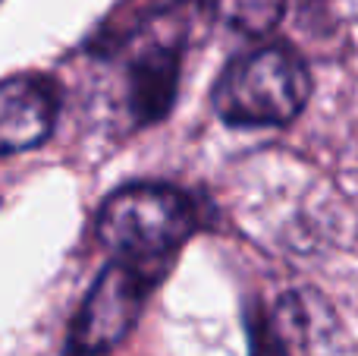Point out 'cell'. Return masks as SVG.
I'll return each mask as SVG.
<instances>
[{
    "instance_id": "6da1fadb",
    "label": "cell",
    "mask_w": 358,
    "mask_h": 356,
    "mask_svg": "<svg viewBox=\"0 0 358 356\" xmlns=\"http://www.w3.org/2000/svg\"><path fill=\"white\" fill-rule=\"evenodd\" d=\"M195 205L185 193L164 183H132L101 205L98 240L136 265L170 259L195 233Z\"/></svg>"
},
{
    "instance_id": "7a4b0ae2",
    "label": "cell",
    "mask_w": 358,
    "mask_h": 356,
    "mask_svg": "<svg viewBox=\"0 0 358 356\" xmlns=\"http://www.w3.org/2000/svg\"><path fill=\"white\" fill-rule=\"evenodd\" d=\"M311 79L286 48H258L233 60L214 85V111L233 126H283L305 107Z\"/></svg>"
},
{
    "instance_id": "3957f363",
    "label": "cell",
    "mask_w": 358,
    "mask_h": 356,
    "mask_svg": "<svg viewBox=\"0 0 358 356\" xmlns=\"http://www.w3.org/2000/svg\"><path fill=\"white\" fill-rule=\"evenodd\" d=\"M151 278L142 265L117 259L110 262L94 287L88 290L73 328H69V347L79 356H94L117 347L132 325L142 315V306L148 300Z\"/></svg>"
},
{
    "instance_id": "277c9868",
    "label": "cell",
    "mask_w": 358,
    "mask_h": 356,
    "mask_svg": "<svg viewBox=\"0 0 358 356\" xmlns=\"http://www.w3.org/2000/svg\"><path fill=\"white\" fill-rule=\"evenodd\" d=\"M57 88L41 76L0 82V155L41 145L57 123Z\"/></svg>"
},
{
    "instance_id": "5b68a950",
    "label": "cell",
    "mask_w": 358,
    "mask_h": 356,
    "mask_svg": "<svg viewBox=\"0 0 358 356\" xmlns=\"http://www.w3.org/2000/svg\"><path fill=\"white\" fill-rule=\"evenodd\" d=\"M179 82V54L173 48H151L132 67L129 104L138 123H155L170 111Z\"/></svg>"
},
{
    "instance_id": "8992f818",
    "label": "cell",
    "mask_w": 358,
    "mask_h": 356,
    "mask_svg": "<svg viewBox=\"0 0 358 356\" xmlns=\"http://www.w3.org/2000/svg\"><path fill=\"white\" fill-rule=\"evenodd\" d=\"M214 10L223 22L236 25L239 32H267L283 13V0H214Z\"/></svg>"
}]
</instances>
